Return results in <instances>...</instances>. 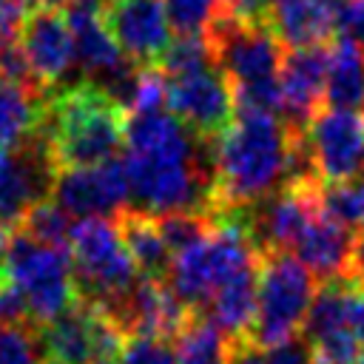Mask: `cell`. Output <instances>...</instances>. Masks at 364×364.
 Returning <instances> with one entry per match:
<instances>
[{"instance_id":"obj_17","label":"cell","mask_w":364,"mask_h":364,"mask_svg":"<svg viewBox=\"0 0 364 364\" xmlns=\"http://www.w3.org/2000/svg\"><path fill=\"white\" fill-rule=\"evenodd\" d=\"M338 0H282L267 14L270 31L284 48L324 46L336 34Z\"/></svg>"},{"instance_id":"obj_24","label":"cell","mask_w":364,"mask_h":364,"mask_svg":"<svg viewBox=\"0 0 364 364\" xmlns=\"http://www.w3.org/2000/svg\"><path fill=\"white\" fill-rule=\"evenodd\" d=\"M213 65H216V60H213V48H210L208 34H176L156 63V68L168 80L185 77L193 71H205Z\"/></svg>"},{"instance_id":"obj_1","label":"cell","mask_w":364,"mask_h":364,"mask_svg":"<svg viewBox=\"0 0 364 364\" xmlns=\"http://www.w3.org/2000/svg\"><path fill=\"white\" fill-rule=\"evenodd\" d=\"M296 131L264 111H233L230 125L210 139L213 213H236L290 185Z\"/></svg>"},{"instance_id":"obj_38","label":"cell","mask_w":364,"mask_h":364,"mask_svg":"<svg viewBox=\"0 0 364 364\" xmlns=\"http://www.w3.org/2000/svg\"><path fill=\"white\" fill-rule=\"evenodd\" d=\"M34 6H60V3H65V0H31Z\"/></svg>"},{"instance_id":"obj_43","label":"cell","mask_w":364,"mask_h":364,"mask_svg":"<svg viewBox=\"0 0 364 364\" xmlns=\"http://www.w3.org/2000/svg\"><path fill=\"white\" fill-rule=\"evenodd\" d=\"M222 3H228V0H222Z\"/></svg>"},{"instance_id":"obj_20","label":"cell","mask_w":364,"mask_h":364,"mask_svg":"<svg viewBox=\"0 0 364 364\" xmlns=\"http://www.w3.org/2000/svg\"><path fill=\"white\" fill-rule=\"evenodd\" d=\"M117 228L125 239V247L139 270V276L145 279H168V270H171V262H173V253L171 247L165 245L159 228H156V219L136 210V208H128L117 216Z\"/></svg>"},{"instance_id":"obj_8","label":"cell","mask_w":364,"mask_h":364,"mask_svg":"<svg viewBox=\"0 0 364 364\" xmlns=\"http://www.w3.org/2000/svg\"><path fill=\"white\" fill-rule=\"evenodd\" d=\"M51 196L74 219L119 216L131 202L125 165L122 159H111L91 168H57Z\"/></svg>"},{"instance_id":"obj_35","label":"cell","mask_w":364,"mask_h":364,"mask_svg":"<svg viewBox=\"0 0 364 364\" xmlns=\"http://www.w3.org/2000/svg\"><path fill=\"white\" fill-rule=\"evenodd\" d=\"M276 3H282V0H228L225 9L230 14H236V17H242V20H259V23H264L267 14L276 9Z\"/></svg>"},{"instance_id":"obj_27","label":"cell","mask_w":364,"mask_h":364,"mask_svg":"<svg viewBox=\"0 0 364 364\" xmlns=\"http://www.w3.org/2000/svg\"><path fill=\"white\" fill-rule=\"evenodd\" d=\"M168 20L176 34H208L213 20L222 14V0H162Z\"/></svg>"},{"instance_id":"obj_26","label":"cell","mask_w":364,"mask_h":364,"mask_svg":"<svg viewBox=\"0 0 364 364\" xmlns=\"http://www.w3.org/2000/svg\"><path fill=\"white\" fill-rule=\"evenodd\" d=\"M154 219H156V228H159L165 245L176 256L179 250L196 245L213 228L216 213L213 210H173V213H162Z\"/></svg>"},{"instance_id":"obj_11","label":"cell","mask_w":364,"mask_h":364,"mask_svg":"<svg viewBox=\"0 0 364 364\" xmlns=\"http://www.w3.org/2000/svg\"><path fill=\"white\" fill-rule=\"evenodd\" d=\"M318 185H284L276 193L242 210L259 256L273 250L290 253L307 222L318 213V199H316Z\"/></svg>"},{"instance_id":"obj_13","label":"cell","mask_w":364,"mask_h":364,"mask_svg":"<svg viewBox=\"0 0 364 364\" xmlns=\"http://www.w3.org/2000/svg\"><path fill=\"white\" fill-rule=\"evenodd\" d=\"M105 26L122 54L136 65H156L173 40L162 0H108Z\"/></svg>"},{"instance_id":"obj_18","label":"cell","mask_w":364,"mask_h":364,"mask_svg":"<svg viewBox=\"0 0 364 364\" xmlns=\"http://www.w3.org/2000/svg\"><path fill=\"white\" fill-rule=\"evenodd\" d=\"M256 299H259V264L236 273L228 279L199 310L208 321H213L228 338L247 341L253 318H256Z\"/></svg>"},{"instance_id":"obj_2","label":"cell","mask_w":364,"mask_h":364,"mask_svg":"<svg viewBox=\"0 0 364 364\" xmlns=\"http://www.w3.org/2000/svg\"><path fill=\"white\" fill-rule=\"evenodd\" d=\"M125 111L94 82L57 94L40 122V136L57 168H91L117 159L125 145Z\"/></svg>"},{"instance_id":"obj_12","label":"cell","mask_w":364,"mask_h":364,"mask_svg":"<svg viewBox=\"0 0 364 364\" xmlns=\"http://www.w3.org/2000/svg\"><path fill=\"white\" fill-rule=\"evenodd\" d=\"M57 165L48 154V145L37 134V142L0 151V225H20L31 205L51 193Z\"/></svg>"},{"instance_id":"obj_42","label":"cell","mask_w":364,"mask_h":364,"mask_svg":"<svg viewBox=\"0 0 364 364\" xmlns=\"http://www.w3.org/2000/svg\"><path fill=\"white\" fill-rule=\"evenodd\" d=\"M97 364H111V361H97Z\"/></svg>"},{"instance_id":"obj_33","label":"cell","mask_w":364,"mask_h":364,"mask_svg":"<svg viewBox=\"0 0 364 364\" xmlns=\"http://www.w3.org/2000/svg\"><path fill=\"white\" fill-rule=\"evenodd\" d=\"M336 31L364 48V0H338Z\"/></svg>"},{"instance_id":"obj_19","label":"cell","mask_w":364,"mask_h":364,"mask_svg":"<svg viewBox=\"0 0 364 364\" xmlns=\"http://www.w3.org/2000/svg\"><path fill=\"white\" fill-rule=\"evenodd\" d=\"M324 102L327 108L364 111V48L347 37L327 46Z\"/></svg>"},{"instance_id":"obj_22","label":"cell","mask_w":364,"mask_h":364,"mask_svg":"<svg viewBox=\"0 0 364 364\" xmlns=\"http://www.w3.org/2000/svg\"><path fill=\"white\" fill-rule=\"evenodd\" d=\"M233 353V338H228L213 321L193 313L176 333L179 364H228Z\"/></svg>"},{"instance_id":"obj_7","label":"cell","mask_w":364,"mask_h":364,"mask_svg":"<svg viewBox=\"0 0 364 364\" xmlns=\"http://www.w3.org/2000/svg\"><path fill=\"white\" fill-rule=\"evenodd\" d=\"M208 40L213 48L216 68L228 77L230 88L267 85L279 80V68L287 48L279 43L267 23L242 20L222 9V14L208 28Z\"/></svg>"},{"instance_id":"obj_30","label":"cell","mask_w":364,"mask_h":364,"mask_svg":"<svg viewBox=\"0 0 364 364\" xmlns=\"http://www.w3.org/2000/svg\"><path fill=\"white\" fill-rule=\"evenodd\" d=\"M310 344H313L316 364H355L361 355V344L350 330H336Z\"/></svg>"},{"instance_id":"obj_21","label":"cell","mask_w":364,"mask_h":364,"mask_svg":"<svg viewBox=\"0 0 364 364\" xmlns=\"http://www.w3.org/2000/svg\"><path fill=\"white\" fill-rule=\"evenodd\" d=\"M46 105L34 88L0 80V151H11L37 136Z\"/></svg>"},{"instance_id":"obj_31","label":"cell","mask_w":364,"mask_h":364,"mask_svg":"<svg viewBox=\"0 0 364 364\" xmlns=\"http://www.w3.org/2000/svg\"><path fill=\"white\" fill-rule=\"evenodd\" d=\"M0 80L6 82H17L26 88H37V77L28 65V57L20 46V37H6L0 40Z\"/></svg>"},{"instance_id":"obj_3","label":"cell","mask_w":364,"mask_h":364,"mask_svg":"<svg viewBox=\"0 0 364 364\" xmlns=\"http://www.w3.org/2000/svg\"><path fill=\"white\" fill-rule=\"evenodd\" d=\"M259 259L262 256L247 233L245 213H222L196 245L173 256L165 282L191 313H199L228 279L256 267Z\"/></svg>"},{"instance_id":"obj_15","label":"cell","mask_w":364,"mask_h":364,"mask_svg":"<svg viewBox=\"0 0 364 364\" xmlns=\"http://www.w3.org/2000/svg\"><path fill=\"white\" fill-rule=\"evenodd\" d=\"M20 46L40 85L63 80L74 65V37L60 6H34L23 23Z\"/></svg>"},{"instance_id":"obj_14","label":"cell","mask_w":364,"mask_h":364,"mask_svg":"<svg viewBox=\"0 0 364 364\" xmlns=\"http://www.w3.org/2000/svg\"><path fill=\"white\" fill-rule=\"evenodd\" d=\"M324 77H327V46L284 51L279 68V97H282V119L293 131H304V125L321 111Z\"/></svg>"},{"instance_id":"obj_39","label":"cell","mask_w":364,"mask_h":364,"mask_svg":"<svg viewBox=\"0 0 364 364\" xmlns=\"http://www.w3.org/2000/svg\"><path fill=\"white\" fill-rule=\"evenodd\" d=\"M358 173H361V179H364V156H361V168H358Z\"/></svg>"},{"instance_id":"obj_16","label":"cell","mask_w":364,"mask_h":364,"mask_svg":"<svg viewBox=\"0 0 364 364\" xmlns=\"http://www.w3.org/2000/svg\"><path fill=\"white\" fill-rule=\"evenodd\" d=\"M355 233L344 225L333 222L321 210L307 222L290 253L316 276V282H341L350 276V256H353Z\"/></svg>"},{"instance_id":"obj_41","label":"cell","mask_w":364,"mask_h":364,"mask_svg":"<svg viewBox=\"0 0 364 364\" xmlns=\"http://www.w3.org/2000/svg\"><path fill=\"white\" fill-rule=\"evenodd\" d=\"M43 364H57V361H48V358H46V361H43Z\"/></svg>"},{"instance_id":"obj_37","label":"cell","mask_w":364,"mask_h":364,"mask_svg":"<svg viewBox=\"0 0 364 364\" xmlns=\"http://www.w3.org/2000/svg\"><path fill=\"white\" fill-rule=\"evenodd\" d=\"M347 279L364 284V228L355 230V239H353V256H350V276H347Z\"/></svg>"},{"instance_id":"obj_32","label":"cell","mask_w":364,"mask_h":364,"mask_svg":"<svg viewBox=\"0 0 364 364\" xmlns=\"http://www.w3.org/2000/svg\"><path fill=\"white\" fill-rule=\"evenodd\" d=\"M344 327L364 344V284L353 279L344 284Z\"/></svg>"},{"instance_id":"obj_23","label":"cell","mask_w":364,"mask_h":364,"mask_svg":"<svg viewBox=\"0 0 364 364\" xmlns=\"http://www.w3.org/2000/svg\"><path fill=\"white\" fill-rule=\"evenodd\" d=\"M318 210L347 230L364 228V179L344 182H321L316 191Z\"/></svg>"},{"instance_id":"obj_34","label":"cell","mask_w":364,"mask_h":364,"mask_svg":"<svg viewBox=\"0 0 364 364\" xmlns=\"http://www.w3.org/2000/svg\"><path fill=\"white\" fill-rule=\"evenodd\" d=\"M31 9H34L31 0H0V40L20 37L23 23Z\"/></svg>"},{"instance_id":"obj_6","label":"cell","mask_w":364,"mask_h":364,"mask_svg":"<svg viewBox=\"0 0 364 364\" xmlns=\"http://www.w3.org/2000/svg\"><path fill=\"white\" fill-rule=\"evenodd\" d=\"M316 290V276L293 253H262L256 318L247 341L267 347L299 336Z\"/></svg>"},{"instance_id":"obj_29","label":"cell","mask_w":364,"mask_h":364,"mask_svg":"<svg viewBox=\"0 0 364 364\" xmlns=\"http://www.w3.org/2000/svg\"><path fill=\"white\" fill-rule=\"evenodd\" d=\"M40 338L20 324H0V364H43Z\"/></svg>"},{"instance_id":"obj_40","label":"cell","mask_w":364,"mask_h":364,"mask_svg":"<svg viewBox=\"0 0 364 364\" xmlns=\"http://www.w3.org/2000/svg\"><path fill=\"white\" fill-rule=\"evenodd\" d=\"M355 364H364V350H361V355H358V361Z\"/></svg>"},{"instance_id":"obj_36","label":"cell","mask_w":364,"mask_h":364,"mask_svg":"<svg viewBox=\"0 0 364 364\" xmlns=\"http://www.w3.org/2000/svg\"><path fill=\"white\" fill-rule=\"evenodd\" d=\"M23 316L26 313H23V304H20L17 293L6 282H0V324H17Z\"/></svg>"},{"instance_id":"obj_28","label":"cell","mask_w":364,"mask_h":364,"mask_svg":"<svg viewBox=\"0 0 364 364\" xmlns=\"http://www.w3.org/2000/svg\"><path fill=\"white\" fill-rule=\"evenodd\" d=\"M114 364H179L176 347L159 336H125Z\"/></svg>"},{"instance_id":"obj_5","label":"cell","mask_w":364,"mask_h":364,"mask_svg":"<svg viewBox=\"0 0 364 364\" xmlns=\"http://www.w3.org/2000/svg\"><path fill=\"white\" fill-rule=\"evenodd\" d=\"M3 282L17 293L23 313L40 327L63 316L77 301L68 247L34 242L23 230L11 233Z\"/></svg>"},{"instance_id":"obj_10","label":"cell","mask_w":364,"mask_h":364,"mask_svg":"<svg viewBox=\"0 0 364 364\" xmlns=\"http://www.w3.org/2000/svg\"><path fill=\"white\" fill-rule=\"evenodd\" d=\"M165 108L202 139H216L230 125L236 111L233 88L216 65L185 77H171Z\"/></svg>"},{"instance_id":"obj_4","label":"cell","mask_w":364,"mask_h":364,"mask_svg":"<svg viewBox=\"0 0 364 364\" xmlns=\"http://www.w3.org/2000/svg\"><path fill=\"white\" fill-rule=\"evenodd\" d=\"M77 299L105 310L117 304L139 279L125 239L111 219H77L68 236Z\"/></svg>"},{"instance_id":"obj_9","label":"cell","mask_w":364,"mask_h":364,"mask_svg":"<svg viewBox=\"0 0 364 364\" xmlns=\"http://www.w3.org/2000/svg\"><path fill=\"white\" fill-rule=\"evenodd\" d=\"M301 134L321 182L355 179L364 156V111L321 108Z\"/></svg>"},{"instance_id":"obj_25","label":"cell","mask_w":364,"mask_h":364,"mask_svg":"<svg viewBox=\"0 0 364 364\" xmlns=\"http://www.w3.org/2000/svg\"><path fill=\"white\" fill-rule=\"evenodd\" d=\"M71 228H74L71 216L54 199H40L37 205L28 208V213L20 222V230L26 236H31L34 242L51 245V247H68Z\"/></svg>"}]
</instances>
